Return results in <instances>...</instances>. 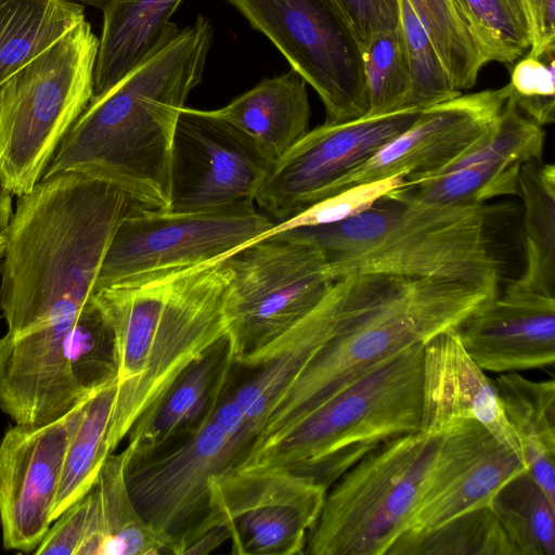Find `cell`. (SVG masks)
<instances>
[{"label": "cell", "instance_id": "obj_3", "mask_svg": "<svg viewBox=\"0 0 555 555\" xmlns=\"http://www.w3.org/2000/svg\"><path fill=\"white\" fill-rule=\"evenodd\" d=\"M339 282L334 332L283 392L254 449L386 358L456 328L495 297L470 283L427 276L354 273Z\"/></svg>", "mask_w": 555, "mask_h": 555}, {"label": "cell", "instance_id": "obj_11", "mask_svg": "<svg viewBox=\"0 0 555 555\" xmlns=\"http://www.w3.org/2000/svg\"><path fill=\"white\" fill-rule=\"evenodd\" d=\"M275 224L256 207L203 212L137 207L122 218L113 235L94 294L141 275L228 258L267 235Z\"/></svg>", "mask_w": 555, "mask_h": 555}, {"label": "cell", "instance_id": "obj_16", "mask_svg": "<svg viewBox=\"0 0 555 555\" xmlns=\"http://www.w3.org/2000/svg\"><path fill=\"white\" fill-rule=\"evenodd\" d=\"M82 402L46 425L15 424L1 438L0 524L4 548L34 552L50 528L64 456Z\"/></svg>", "mask_w": 555, "mask_h": 555}, {"label": "cell", "instance_id": "obj_13", "mask_svg": "<svg viewBox=\"0 0 555 555\" xmlns=\"http://www.w3.org/2000/svg\"><path fill=\"white\" fill-rule=\"evenodd\" d=\"M274 160L247 133L211 111L184 106L171 149L167 211L256 207Z\"/></svg>", "mask_w": 555, "mask_h": 555}, {"label": "cell", "instance_id": "obj_43", "mask_svg": "<svg viewBox=\"0 0 555 555\" xmlns=\"http://www.w3.org/2000/svg\"><path fill=\"white\" fill-rule=\"evenodd\" d=\"M7 247V234L5 230L0 231V261L3 259ZM1 264V263H0Z\"/></svg>", "mask_w": 555, "mask_h": 555}, {"label": "cell", "instance_id": "obj_36", "mask_svg": "<svg viewBox=\"0 0 555 555\" xmlns=\"http://www.w3.org/2000/svg\"><path fill=\"white\" fill-rule=\"evenodd\" d=\"M404 182V175L400 173L345 189L315 203L295 217L276 223L269 233L343 221L366 210L379 198L402 186Z\"/></svg>", "mask_w": 555, "mask_h": 555}, {"label": "cell", "instance_id": "obj_5", "mask_svg": "<svg viewBox=\"0 0 555 555\" xmlns=\"http://www.w3.org/2000/svg\"><path fill=\"white\" fill-rule=\"evenodd\" d=\"M485 204L428 205L383 196L343 221L288 229L317 246L334 279L390 273L474 284L498 296L500 262Z\"/></svg>", "mask_w": 555, "mask_h": 555}, {"label": "cell", "instance_id": "obj_18", "mask_svg": "<svg viewBox=\"0 0 555 555\" xmlns=\"http://www.w3.org/2000/svg\"><path fill=\"white\" fill-rule=\"evenodd\" d=\"M545 132L507 99L502 115L483 139L437 177L403 184L388 196L428 205H474L501 195H518L522 165L542 160Z\"/></svg>", "mask_w": 555, "mask_h": 555}, {"label": "cell", "instance_id": "obj_2", "mask_svg": "<svg viewBox=\"0 0 555 555\" xmlns=\"http://www.w3.org/2000/svg\"><path fill=\"white\" fill-rule=\"evenodd\" d=\"M137 207L119 188L76 171L42 177L18 196L0 264L7 334L76 320L117 227Z\"/></svg>", "mask_w": 555, "mask_h": 555}, {"label": "cell", "instance_id": "obj_15", "mask_svg": "<svg viewBox=\"0 0 555 555\" xmlns=\"http://www.w3.org/2000/svg\"><path fill=\"white\" fill-rule=\"evenodd\" d=\"M508 96L506 85L461 93L422 108L408 129L337 181L326 197L400 173L404 175V184L437 177L494 129Z\"/></svg>", "mask_w": 555, "mask_h": 555}, {"label": "cell", "instance_id": "obj_41", "mask_svg": "<svg viewBox=\"0 0 555 555\" xmlns=\"http://www.w3.org/2000/svg\"><path fill=\"white\" fill-rule=\"evenodd\" d=\"M12 195L0 177V231H4L8 228L13 215Z\"/></svg>", "mask_w": 555, "mask_h": 555}, {"label": "cell", "instance_id": "obj_27", "mask_svg": "<svg viewBox=\"0 0 555 555\" xmlns=\"http://www.w3.org/2000/svg\"><path fill=\"white\" fill-rule=\"evenodd\" d=\"M518 195L524 203L525 269L508 286L555 297V166L522 165Z\"/></svg>", "mask_w": 555, "mask_h": 555}, {"label": "cell", "instance_id": "obj_8", "mask_svg": "<svg viewBox=\"0 0 555 555\" xmlns=\"http://www.w3.org/2000/svg\"><path fill=\"white\" fill-rule=\"evenodd\" d=\"M438 442L417 431L357 462L327 489L305 554L387 555L408 528Z\"/></svg>", "mask_w": 555, "mask_h": 555}, {"label": "cell", "instance_id": "obj_19", "mask_svg": "<svg viewBox=\"0 0 555 555\" xmlns=\"http://www.w3.org/2000/svg\"><path fill=\"white\" fill-rule=\"evenodd\" d=\"M459 339L485 372L545 369L555 361V297L507 286L456 328Z\"/></svg>", "mask_w": 555, "mask_h": 555}, {"label": "cell", "instance_id": "obj_29", "mask_svg": "<svg viewBox=\"0 0 555 555\" xmlns=\"http://www.w3.org/2000/svg\"><path fill=\"white\" fill-rule=\"evenodd\" d=\"M387 555H517V552L490 504L433 529L406 531Z\"/></svg>", "mask_w": 555, "mask_h": 555}, {"label": "cell", "instance_id": "obj_7", "mask_svg": "<svg viewBox=\"0 0 555 555\" xmlns=\"http://www.w3.org/2000/svg\"><path fill=\"white\" fill-rule=\"evenodd\" d=\"M98 49L85 20L0 86V177L12 194L31 191L91 101Z\"/></svg>", "mask_w": 555, "mask_h": 555}, {"label": "cell", "instance_id": "obj_6", "mask_svg": "<svg viewBox=\"0 0 555 555\" xmlns=\"http://www.w3.org/2000/svg\"><path fill=\"white\" fill-rule=\"evenodd\" d=\"M424 345L374 365L257 446L241 467H282L328 489L380 444L420 431Z\"/></svg>", "mask_w": 555, "mask_h": 555}, {"label": "cell", "instance_id": "obj_38", "mask_svg": "<svg viewBox=\"0 0 555 555\" xmlns=\"http://www.w3.org/2000/svg\"><path fill=\"white\" fill-rule=\"evenodd\" d=\"M88 506L89 500L86 494L61 513L52 521L34 553L36 555H78L86 533Z\"/></svg>", "mask_w": 555, "mask_h": 555}, {"label": "cell", "instance_id": "obj_31", "mask_svg": "<svg viewBox=\"0 0 555 555\" xmlns=\"http://www.w3.org/2000/svg\"><path fill=\"white\" fill-rule=\"evenodd\" d=\"M436 49L453 88L472 89L488 63L452 0H408Z\"/></svg>", "mask_w": 555, "mask_h": 555}, {"label": "cell", "instance_id": "obj_9", "mask_svg": "<svg viewBox=\"0 0 555 555\" xmlns=\"http://www.w3.org/2000/svg\"><path fill=\"white\" fill-rule=\"evenodd\" d=\"M224 312L234 360L256 353L305 318L336 280L321 250L287 230L227 258Z\"/></svg>", "mask_w": 555, "mask_h": 555}, {"label": "cell", "instance_id": "obj_32", "mask_svg": "<svg viewBox=\"0 0 555 555\" xmlns=\"http://www.w3.org/2000/svg\"><path fill=\"white\" fill-rule=\"evenodd\" d=\"M488 63L513 64L530 48L524 0H452Z\"/></svg>", "mask_w": 555, "mask_h": 555}, {"label": "cell", "instance_id": "obj_35", "mask_svg": "<svg viewBox=\"0 0 555 555\" xmlns=\"http://www.w3.org/2000/svg\"><path fill=\"white\" fill-rule=\"evenodd\" d=\"M555 51L521 59L514 66L509 96L526 117L543 127L555 120Z\"/></svg>", "mask_w": 555, "mask_h": 555}, {"label": "cell", "instance_id": "obj_10", "mask_svg": "<svg viewBox=\"0 0 555 555\" xmlns=\"http://www.w3.org/2000/svg\"><path fill=\"white\" fill-rule=\"evenodd\" d=\"M320 96L325 122L370 112L362 47L334 0H225Z\"/></svg>", "mask_w": 555, "mask_h": 555}, {"label": "cell", "instance_id": "obj_22", "mask_svg": "<svg viewBox=\"0 0 555 555\" xmlns=\"http://www.w3.org/2000/svg\"><path fill=\"white\" fill-rule=\"evenodd\" d=\"M128 456L127 447L112 452L87 493L86 533L78 555L167 553L164 541L133 502L126 478Z\"/></svg>", "mask_w": 555, "mask_h": 555}, {"label": "cell", "instance_id": "obj_4", "mask_svg": "<svg viewBox=\"0 0 555 555\" xmlns=\"http://www.w3.org/2000/svg\"><path fill=\"white\" fill-rule=\"evenodd\" d=\"M227 258L141 275L93 296L114 333L116 400L112 452L178 375L228 334Z\"/></svg>", "mask_w": 555, "mask_h": 555}, {"label": "cell", "instance_id": "obj_39", "mask_svg": "<svg viewBox=\"0 0 555 555\" xmlns=\"http://www.w3.org/2000/svg\"><path fill=\"white\" fill-rule=\"evenodd\" d=\"M530 27L528 55L539 57L555 51V0H524Z\"/></svg>", "mask_w": 555, "mask_h": 555}, {"label": "cell", "instance_id": "obj_37", "mask_svg": "<svg viewBox=\"0 0 555 555\" xmlns=\"http://www.w3.org/2000/svg\"><path fill=\"white\" fill-rule=\"evenodd\" d=\"M363 48L400 25V0H334Z\"/></svg>", "mask_w": 555, "mask_h": 555}, {"label": "cell", "instance_id": "obj_30", "mask_svg": "<svg viewBox=\"0 0 555 555\" xmlns=\"http://www.w3.org/2000/svg\"><path fill=\"white\" fill-rule=\"evenodd\" d=\"M491 506L517 555H555V504L527 470L504 483Z\"/></svg>", "mask_w": 555, "mask_h": 555}, {"label": "cell", "instance_id": "obj_25", "mask_svg": "<svg viewBox=\"0 0 555 555\" xmlns=\"http://www.w3.org/2000/svg\"><path fill=\"white\" fill-rule=\"evenodd\" d=\"M528 475L555 504V382L532 380L517 372L493 379Z\"/></svg>", "mask_w": 555, "mask_h": 555}, {"label": "cell", "instance_id": "obj_17", "mask_svg": "<svg viewBox=\"0 0 555 555\" xmlns=\"http://www.w3.org/2000/svg\"><path fill=\"white\" fill-rule=\"evenodd\" d=\"M526 470L522 459L480 422L451 424L439 436L404 532L433 529L489 506L504 483Z\"/></svg>", "mask_w": 555, "mask_h": 555}, {"label": "cell", "instance_id": "obj_14", "mask_svg": "<svg viewBox=\"0 0 555 555\" xmlns=\"http://www.w3.org/2000/svg\"><path fill=\"white\" fill-rule=\"evenodd\" d=\"M421 108L404 107L309 130L273 165L256 204L276 223L326 197L331 188L408 129Z\"/></svg>", "mask_w": 555, "mask_h": 555}, {"label": "cell", "instance_id": "obj_20", "mask_svg": "<svg viewBox=\"0 0 555 555\" xmlns=\"http://www.w3.org/2000/svg\"><path fill=\"white\" fill-rule=\"evenodd\" d=\"M462 420L480 422L522 459L493 379L467 354L454 328L424 345L420 431L440 436L447 427Z\"/></svg>", "mask_w": 555, "mask_h": 555}, {"label": "cell", "instance_id": "obj_28", "mask_svg": "<svg viewBox=\"0 0 555 555\" xmlns=\"http://www.w3.org/2000/svg\"><path fill=\"white\" fill-rule=\"evenodd\" d=\"M116 390L115 378L82 402L79 422L64 456L51 512L52 521L89 492L106 457L112 453L107 436Z\"/></svg>", "mask_w": 555, "mask_h": 555}, {"label": "cell", "instance_id": "obj_33", "mask_svg": "<svg viewBox=\"0 0 555 555\" xmlns=\"http://www.w3.org/2000/svg\"><path fill=\"white\" fill-rule=\"evenodd\" d=\"M371 115L406 107L410 72L401 26L362 48Z\"/></svg>", "mask_w": 555, "mask_h": 555}, {"label": "cell", "instance_id": "obj_12", "mask_svg": "<svg viewBox=\"0 0 555 555\" xmlns=\"http://www.w3.org/2000/svg\"><path fill=\"white\" fill-rule=\"evenodd\" d=\"M326 492L324 486L282 467L224 472L209 479L208 513L184 550L208 529L222 528L232 554H305Z\"/></svg>", "mask_w": 555, "mask_h": 555}, {"label": "cell", "instance_id": "obj_34", "mask_svg": "<svg viewBox=\"0 0 555 555\" xmlns=\"http://www.w3.org/2000/svg\"><path fill=\"white\" fill-rule=\"evenodd\" d=\"M400 26L410 72L406 107L422 109L461 94L408 0H400Z\"/></svg>", "mask_w": 555, "mask_h": 555}, {"label": "cell", "instance_id": "obj_42", "mask_svg": "<svg viewBox=\"0 0 555 555\" xmlns=\"http://www.w3.org/2000/svg\"><path fill=\"white\" fill-rule=\"evenodd\" d=\"M70 1L80 3L82 5H89V7H93L95 9L102 10L109 0H70Z\"/></svg>", "mask_w": 555, "mask_h": 555}, {"label": "cell", "instance_id": "obj_1", "mask_svg": "<svg viewBox=\"0 0 555 555\" xmlns=\"http://www.w3.org/2000/svg\"><path fill=\"white\" fill-rule=\"evenodd\" d=\"M214 39L210 21L169 34L119 81L92 96L42 177L76 171L106 181L146 208L167 210L177 121L202 81Z\"/></svg>", "mask_w": 555, "mask_h": 555}, {"label": "cell", "instance_id": "obj_24", "mask_svg": "<svg viewBox=\"0 0 555 555\" xmlns=\"http://www.w3.org/2000/svg\"><path fill=\"white\" fill-rule=\"evenodd\" d=\"M183 0H109L94 66L93 96L109 89L179 27L170 22Z\"/></svg>", "mask_w": 555, "mask_h": 555}, {"label": "cell", "instance_id": "obj_21", "mask_svg": "<svg viewBox=\"0 0 555 555\" xmlns=\"http://www.w3.org/2000/svg\"><path fill=\"white\" fill-rule=\"evenodd\" d=\"M233 351L228 334L186 366L128 433L129 459L162 452L197 431L224 392Z\"/></svg>", "mask_w": 555, "mask_h": 555}, {"label": "cell", "instance_id": "obj_40", "mask_svg": "<svg viewBox=\"0 0 555 555\" xmlns=\"http://www.w3.org/2000/svg\"><path fill=\"white\" fill-rule=\"evenodd\" d=\"M229 541L227 531L222 528H211L195 538L184 550L185 554H209L224 542Z\"/></svg>", "mask_w": 555, "mask_h": 555}, {"label": "cell", "instance_id": "obj_23", "mask_svg": "<svg viewBox=\"0 0 555 555\" xmlns=\"http://www.w3.org/2000/svg\"><path fill=\"white\" fill-rule=\"evenodd\" d=\"M306 86L292 68L261 80L211 112L250 135L276 162L309 131L311 113Z\"/></svg>", "mask_w": 555, "mask_h": 555}, {"label": "cell", "instance_id": "obj_26", "mask_svg": "<svg viewBox=\"0 0 555 555\" xmlns=\"http://www.w3.org/2000/svg\"><path fill=\"white\" fill-rule=\"evenodd\" d=\"M85 20L70 0H0V86Z\"/></svg>", "mask_w": 555, "mask_h": 555}]
</instances>
